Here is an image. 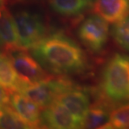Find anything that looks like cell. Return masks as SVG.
Instances as JSON below:
<instances>
[{
  "label": "cell",
  "mask_w": 129,
  "mask_h": 129,
  "mask_svg": "<svg viewBox=\"0 0 129 129\" xmlns=\"http://www.w3.org/2000/svg\"><path fill=\"white\" fill-rule=\"evenodd\" d=\"M16 1H19V2H25V1H31V0H16Z\"/></svg>",
  "instance_id": "obj_20"
},
{
  "label": "cell",
  "mask_w": 129,
  "mask_h": 129,
  "mask_svg": "<svg viewBox=\"0 0 129 129\" xmlns=\"http://www.w3.org/2000/svg\"><path fill=\"white\" fill-rule=\"evenodd\" d=\"M75 87L70 80L63 77H47L35 83L24 84L20 92L40 108L50 105L61 94Z\"/></svg>",
  "instance_id": "obj_3"
},
{
  "label": "cell",
  "mask_w": 129,
  "mask_h": 129,
  "mask_svg": "<svg viewBox=\"0 0 129 129\" xmlns=\"http://www.w3.org/2000/svg\"><path fill=\"white\" fill-rule=\"evenodd\" d=\"M31 55L44 69L57 75L80 73L88 67L83 49L61 32L45 36L31 48Z\"/></svg>",
  "instance_id": "obj_1"
},
{
  "label": "cell",
  "mask_w": 129,
  "mask_h": 129,
  "mask_svg": "<svg viewBox=\"0 0 129 129\" xmlns=\"http://www.w3.org/2000/svg\"><path fill=\"white\" fill-rule=\"evenodd\" d=\"M9 91L0 85V108L8 106L10 102Z\"/></svg>",
  "instance_id": "obj_18"
},
{
  "label": "cell",
  "mask_w": 129,
  "mask_h": 129,
  "mask_svg": "<svg viewBox=\"0 0 129 129\" xmlns=\"http://www.w3.org/2000/svg\"><path fill=\"white\" fill-rule=\"evenodd\" d=\"M111 112L104 104L98 103L90 108L84 121L83 128H105L110 118Z\"/></svg>",
  "instance_id": "obj_14"
},
{
  "label": "cell",
  "mask_w": 129,
  "mask_h": 129,
  "mask_svg": "<svg viewBox=\"0 0 129 129\" xmlns=\"http://www.w3.org/2000/svg\"><path fill=\"white\" fill-rule=\"evenodd\" d=\"M78 36L89 50L99 53L104 49L108 40V24L98 14L90 15L79 26Z\"/></svg>",
  "instance_id": "obj_5"
},
{
  "label": "cell",
  "mask_w": 129,
  "mask_h": 129,
  "mask_svg": "<svg viewBox=\"0 0 129 129\" xmlns=\"http://www.w3.org/2000/svg\"><path fill=\"white\" fill-rule=\"evenodd\" d=\"M0 40L7 52L20 49L13 16L6 9L0 12Z\"/></svg>",
  "instance_id": "obj_12"
},
{
  "label": "cell",
  "mask_w": 129,
  "mask_h": 129,
  "mask_svg": "<svg viewBox=\"0 0 129 129\" xmlns=\"http://www.w3.org/2000/svg\"><path fill=\"white\" fill-rule=\"evenodd\" d=\"M101 90L111 103L129 102V55L116 53L108 60L102 71Z\"/></svg>",
  "instance_id": "obj_2"
},
{
  "label": "cell",
  "mask_w": 129,
  "mask_h": 129,
  "mask_svg": "<svg viewBox=\"0 0 129 129\" xmlns=\"http://www.w3.org/2000/svg\"><path fill=\"white\" fill-rule=\"evenodd\" d=\"M2 47V42L0 40V49H1V47Z\"/></svg>",
  "instance_id": "obj_21"
},
{
  "label": "cell",
  "mask_w": 129,
  "mask_h": 129,
  "mask_svg": "<svg viewBox=\"0 0 129 129\" xmlns=\"http://www.w3.org/2000/svg\"><path fill=\"white\" fill-rule=\"evenodd\" d=\"M0 128H30L17 115L14 110L8 106L0 108Z\"/></svg>",
  "instance_id": "obj_15"
},
{
  "label": "cell",
  "mask_w": 129,
  "mask_h": 129,
  "mask_svg": "<svg viewBox=\"0 0 129 129\" xmlns=\"http://www.w3.org/2000/svg\"><path fill=\"white\" fill-rule=\"evenodd\" d=\"M56 101L64 106L82 123L88 115L90 106V98L88 92L75 86L61 94Z\"/></svg>",
  "instance_id": "obj_8"
},
{
  "label": "cell",
  "mask_w": 129,
  "mask_h": 129,
  "mask_svg": "<svg viewBox=\"0 0 129 129\" xmlns=\"http://www.w3.org/2000/svg\"><path fill=\"white\" fill-rule=\"evenodd\" d=\"M9 103L17 115L30 128L40 126L41 113L39 106L31 99L20 92H12Z\"/></svg>",
  "instance_id": "obj_9"
},
{
  "label": "cell",
  "mask_w": 129,
  "mask_h": 129,
  "mask_svg": "<svg viewBox=\"0 0 129 129\" xmlns=\"http://www.w3.org/2000/svg\"><path fill=\"white\" fill-rule=\"evenodd\" d=\"M8 56L17 73L26 84L35 83L47 77L40 64L24 50L11 51Z\"/></svg>",
  "instance_id": "obj_6"
},
{
  "label": "cell",
  "mask_w": 129,
  "mask_h": 129,
  "mask_svg": "<svg viewBox=\"0 0 129 129\" xmlns=\"http://www.w3.org/2000/svg\"><path fill=\"white\" fill-rule=\"evenodd\" d=\"M21 50L31 49L45 36L46 25L41 15L34 12L22 10L13 15Z\"/></svg>",
  "instance_id": "obj_4"
},
{
  "label": "cell",
  "mask_w": 129,
  "mask_h": 129,
  "mask_svg": "<svg viewBox=\"0 0 129 129\" xmlns=\"http://www.w3.org/2000/svg\"><path fill=\"white\" fill-rule=\"evenodd\" d=\"M111 34L115 42L129 52V14L114 24Z\"/></svg>",
  "instance_id": "obj_17"
},
{
  "label": "cell",
  "mask_w": 129,
  "mask_h": 129,
  "mask_svg": "<svg viewBox=\"0 0 129 129\" xmlns=\"http://www.w3.org/2000/svg\"><path fill=\"white\" fill-rule=\"evenodd\" d=\"M105 128H129V104H122L111 111Z\"/></svg>",
  "instance_id": "obj_16"
},
{
  "label": "cell",
  "mask_w": 129,
  "mask_h": 129,
  "mask_svg": "<svg viewBox=\"0 0 129 129\" xmlns=\"http://www.w3.org/2000/svg\"><path fill=\"white\" fill-rule=\"evenodd\" d=\"M5 2L6 0H0V12L5 9Z\"/></svg>",
  "instance_id": "obj_19"
},
{
  "label": "cell",
  "mask_w": 129,
  "mask_h": 129,
  "mask_svg": "<svg viewBox=\"0 0 129 129\" xmlns=\"http://www.w3.org/2000/svg\"><path fill=\"white\" fill-rule=\"evenodd\" d=\"M40 126L55 129L83 128V123L57 101L45 108L41 113Z\"/></svg>",
  "instance_id": "obj_7"
},
{
  "label": "cell",
  "mask_w": 129,
  "mask_h": 129,
  "mask_svg": "<svg viewBox=\"0 0 129 129\" xmlns=\"http://www.w3.org/2000/svg\"><path fill=\"white\" fill-rule=\"evenodd\" d=\"M93 2V0H49V6L56 14L67 17H75L91 9Z\"/></svg>",
  "instance_id": "obj_11"
},
{
  "label": "cell",
  "mask_w": 129,
  "mask_h": 129,
  "mask_svg": "<svg viewBox=\"0 0 129 129\" xmlns=\"http://www.w3.org/2000/svg\"><path fill=\"white\" fill-rule=\"evenodd\" d=\"M24 84L14 70L9 56L0 53V85L12 93L19 92Z\"/></svg>",
  "instance_id": "obj_13"
},
{
  "label": "cell",
  "mask_w": 129,
  "mask_h": 129,
  "mask_svg": "<svg viewBox=\"0 0 129 129\" xmlns=\"http://www.w3.org/2000/svg\"><path fill=\"white\" fill-rule=\"evenodd\" d=\"M92 7L107 22L116 23L129 14V0H94Z\"/></svg>",
  "instance_id": "obj_10"
}]
</instances>
